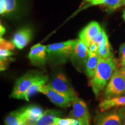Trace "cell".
<instances>
[{
  "instance_id": "6da1fadb",
  "label": "cell",
  "mask_w": 125,
  "mask_h": 125,
  "mask_svg": "<svg viewBox=\"0 0 125 125\" xmlns=\"http://www.w3.org/2000/svg\"><path fill=\"white\" fill-rule=\"evenodd\" d=\"M116 68V61L113 56L107 59L100 57L96 73L90 80V85L96 97L106 86Z\"/></svg>"
},
{
  "instance_id": "7402d4cb",
  "label": "cell",
  "mask_w": 125,
  "mask_h": 125,
  "mask_svg": "<svg viewBox=\"0 0 125 125\" xmlns=\"http://www.w3.org/2000/svg\"><path fill=\"white\" fill-rule=\"evenodd\" d=\"M15 48V46L12 42L5 40L2 37H0V49L13 51Z\"/></svg>"
},
{
  "instance_id": "ba28073f",
  "label": "cell",
  "mask_w": 125,
  "mask_h": 125,
  "mask_svg": "<svg viewBox=\"0 0 125 125\" xmlns=\"http://www.w3.org/2000/svg\"><path fill=\"white\" fill-rule=\"evenodd\" d=\"M39 92L46 95L51 102L59 107L67 108L70 107L71 104V101L68 98L53 89L48 85L42 86L39 89Z\"/></svg>"
},
{
  "instance_id": "f546056e",
  "label": "cell",
  "mask_w": 125,
  "mask_h": 125,
  "mask_svg": "<svg viewBox=\"0 0 125 125\" xmlns=\"http://www.w3.org/2000/svg\"><path fill=\"white\" fill-rule=\"evenodd\" d=\"M19 125H31L30 123L28 122L27 121H24L23 122H22L21 123V124H20Z\"/></svg>"
},
{
  "instance_id": "836d02e7",
  "label": "cell",
  "mask_w": 125,
  "mask_h": 125,
  "mask_svg": "<svg viewBox=\"0 0 125 125\" xmlns=\"http://www.w3.org/2000/svg\"><path fill=\"white\" fill-rule=\"evenodd\" d=\"M57 125V124H54V125Z\"/></svg>"
},
{
  "instance_id": "9c48e42d",
  "label": "cell",
  "mask_w": 125,
  "mask_h": 125,
  "mask_svg": "<svg viewBox=\"0 0 125 125\" xmlns=\"http://www.w3.org/2000/svg\"><path fill=\"white\" fill-rule=\"evenodd\" d=\"M28 57L34 65L38 67L44 65L48 59L47 46L38 43L31 47Z\"/></svg>"
},
{
  "instance_id": "1f68e13d",
  "label": "cell",
  "mask_w": 125,
  "mask_h": 125,
  "mask_svg": "<svg viewBox=\"0 0 125 125\" xmlns=\"http://www.w3.org/2000/svg\"><path fill=\"white\" fill-rule=\"evenodd\" d=\"M122 17H123V19H124V20L125 21V10H123V16H122Z\"/></svg>"
},
{
  "instance_id": "4316f807",
  "label": "cell",
  "mask_w": 125,
  "mask_h": 125,
  "mask_svg": "<svg viewBox=\"0 0 125 125\" xmlns=\"http://www.w3.org/2000/svg\"><path fill=\"white\" fill-rule=\"evenodd\" d=\"M98 51V46L96 43L92 42L90 43L89 46H88V52L94 53H97Z\"/></svg>"
},
{
  "instance_id": "d6a6232c",
  "label": "cell",
  "mask_w": 125,
  "mask_h": 125,
  "mask_svg": "<svg viewBox=\"0 0 125 125\" xmlns=\"http://www.w3.org/2000/svg\"><path fill=\"white\" fill-rule=\"evenodd\" d=\"M124 5H125V0H124Z\"/></svg>"
},
{
  "instance_id": "d6986e66",
  "label": "cell",
  "mask_w": 125,
  "mask_h": 125,
  "mask_svg": "<svg viewBox=\"0 0 125 125\" xmlns=\"http://www.w3.org/2000/svg\"><path fill=\"white\" fill-rule=\"evenodd\" d=\"M17 7V0H0V13L4 15L13 12Z\"/></svg>"
},
{
  "instance_id": "8fae6325",
  "label": "cell",
  "mask_w": 125,
  "mask_h": 125,
  "mask_svg": "<svg viewBox=\"0 0 125 125\" xmlns=\"http://www.w3.org/2000/svg\"><path fill=\"white\" fill-rule=\"evenodd\" d=\"M73 110L70 113L72 118L75 119L87 118L90 119V115L86 103L80 98L76 97L72 102Z\"/></svg>"
},
{
  "instance_id": "8992f818",
  "label": "cell",
  "mask_w": 125,
  "mask_h": 125,
  "mask_svg": "<svg viewBox=\"0 0 125 125\" xmlns=\"http://www.w3.org/2000/svg\"><path fill=\"white\" fill-rule=\"evenodd\" d=\"M41 74L40 73H29L19 78L16 81L12 92V97L16 99H24L25 93Z\"/></svg>"
},
{
  "instance_id": "9a60e30c",
  "label": "cell",
  "mask_w": 125,
  "mask_h": 125,
  "mask_svg": "<svg viewBox=\"0 0 125 125\" xmlns=\"http://www.w3.org/2000/svg\"><path fill=\"white\" fill-rule=\"evenodd\" d=\"M48 76L41 74V75L37 80L34 81L33 83L31 85V86L29 87V89L25 93L24 99L23 100L29 101L30 97L33 96L35 93H37V92H39V89H40V87L42 86L45 85V83L48 82Z\"/></svg>"
},
{
  "instance_id": "e0dca14e",
  "label": "cell",
  "mask_w": 125,
  "mask_h": 125,
  "mask_svg": "<svg viewBox=\"0 0 125 125\" xmlns=\"http://www.w3.org/2000/svg\"><path fill=\"white\" fill-rule=\"evenodd\" d=\"M89 53V52H88ZM100 56L98 53H89V57L86 65V74L92 79L96 73Z\"/></svg>"
},
{
  "instance_id": "277c9868",
  "label": "cell",
  "mask_w": 125,
  "mask_h": 125,
  "mask_svg": "<svg viewBox=\"0 0 125 125\" xmlns=\"http://www.w3.org/2000/svg\"><path fill=\"white\" fill-rule=\"evenodd\" d=\"M94 125H125V105L100 114Z\"/></svg>"
},
{
  "instance_id": "484cf974",
  "label": "cell",
  "mask_w": 125,
  "mask_h": 125,
  "mask_svg": "<svg viewBox=\"0 0 125 125\" xmlns=\"http://www.w3.org/2000/svg\"><path fill=\"white\" fill-rule=\"evenodd\" d=\"M119 56L122 66L125 65V43L121 45L119 48Z\"/></svg>"
},
{
  "instance_id": "44dd1931",
  "label": "cell",
  "mask_w": 125,
  "mask_h": 125,
  "mask_svg": "<svg viewBox=\"0 0 125 125\" xmlns=\"http://www.w3.org/2000/svg\"><path fill=\"white\" fill-rule=\"evenodd\" d=\"M103 5H105L109 10H114L124 5V0H104Z\"/></svg>"
},
{
  "instance_id": "5b68a950",
  "label": "cell",
  "mask_w": 125,
  "mask_h": 125,
  "mask_svg": "<svg viewBox=\"0 0 125 125\" xmlns=\"http://www.w3.org/2000/svg\"><path fill=\"white\" fill-rule=\"evenodd\" d=\"M88 57V47L82 41L77 40L70 58L73 65L78 71L82 72L86 69Z\"/></svg>"
},
{
  "instance_id": "3957f363",
  "label": "cell",
  "mask_w": 125,
  "mask_h": 125,
  "mask_svg": "<svg viewBox=\"0 0 125 125\" xmlns=\"http://www.w3.org/2000/svg\"><path fill=\"white\" fill-rule=\"evenodd\" d=\"M125 95V77L121 69L116 68L104 91V99L119 97Z\"/></svg>"
},
{
  "instance_id": "d4e9b609",
  "label": "cell",
  "mask_w": 125,
  "mask_h": 125,
  "mask_svg": "<svg viewBox=\"0 0 125 125\" xmlns=\"http://www.w3.org/2000/svg\"><path fill=\"white\" fill-rule=\"evenodd\" d=\"M13 54V53L12 52L10 51L0 49V60H5L6 59H9V57Z\"/></svg>"
},
{
  "instance_id": "5bb4252c",
  "label": "cell",
  "mask_w": 125,
  "mask_h": 125,
  "mask_svg": "<svg viewBox=\"0 0 125 125\" xmlns=\"http://www.w3.org/2000/svg\"><path fill=\"white\" fill-rule=\"evenodd\" d=\"M62 115L61 111L48 109L45 111L42 118L34 125H53L56 124V118H60Z\"/></svg>"
},
{
  "instance_id": "f1b7e54d",
  "label": "cell",
  "mask_w": 125,
  "mask_h": 125,
  "mask_svg": "<svg viewBox=\"0 0 125 125\" xmlns=\"http://www.w3.org/2000/svg\"><path fill=\"white\" fill-rule=\"evenodd\" d=\"M0 27H0V34H1V37H2V35H4L5 32V29L1 24Z\"/></svg>"
},
{
  "instance_id": "4dcf8cb0",
  "label": "cell",
  "mask_w": 125,
  "mask_h": 125,
  "mask_svg": "<svg viewBox=\"0 0 125 125\" xmlns=\"http://www.w3.org/2000/svg\"><path fill=\"white\" fill-rule=\"evenodd\" d=\"M123 74V75H124L125 77V65H124V66H122V68H121Z\"/></svg>"
},
{
  "instance_id": "7a4b0ae2",
  "label": "cell",
  "mask_w": 125,
  "mask_h": 125,
  "mask_svg": "<svg viewBox=\"0 0 125 125\" xmlns=\"http://www.w3.org/2000/svg\"><path fill=\"white\" fill-rule=\"evenodd\" d=\"M75 40H69L60 43H55L47 46L48 59L52 64L57 65L66 62L71 58Z\"/></svg>"
},
{
  "instance_id": "cb8c5ba5",
  "label": "cell",
  "mask_w": 125,
  "mask_h": 125,
  "mask_svg": "<svg viewBox=\"0 0 125 125\" xmlns=\"http://www.w3.org/2000/svg\"><path fill=\"white\" fill-rule=\"evenodd\" d=\"M56 124L60 125H70L74 121V119L73 118H66L62 119L59 117L56 118Z\"/></svg>"
},
{
  "instance_id": "2e32d148",
  "label": "cell",
  "mask_w": 125,
  "mask_h": 125,
  "mask_svg": "<svg viewBox=\"0 0 125 125\" xmlns=\"http://www.w3.org/2000/svg\"><path fill=\"white\" fill-rule=\"evenodd\" d=\"M124 105H125V95L112 99H104L100 103L99 107L101 111H105L114 108Z\"/></svg>"
},
{
  "instance_id": "83f0119b",
  "label": "cell",
  "mask_w": 125,
  "mask_h": 125,
  "mask_svg": "<svg viewBox=\"0 0 125 125\" xmlns=\"http://www.w3.org/2000/svg\"><path fill=\"white\" fill-rule=\"evenodd\" d=\"M87 2H89L93 5H98L103 4L104 0H85Z\"/></svg>"
},
{
  "instance_id": "ac0fdd59",
  "label": "cell",
  "mask_w": 125,
  "mask_h": 125,
  "mask_svg": "<svg viewBox=\"0 0 125 125\" xmlns=\"http://www.w3.org/2000/svg\"><path fill=\"white\" fill-rule=\"evenodd\" d=\"M24 121H27L24 114L23 108L11 112L5 119L6 125H19Z\"/></svg>"
},
{
  "instance_id": "30bf717a",
  "label": "cell",
  "mask_w": 125,
  "mask_h": 125,
  "mask_svg": "<svg viewBox=\"0 0 125 125\" xmlns=\"http://www.w3.org/2000/svg\"><path fill=\"white\" fill-rule=\"evenodd\" d=\"M100 26L96 21H92L81 31L79 40L82 41L88 47L92 41L101 31Z\"/></svg>"
},
{
  "instance_id": "7c38bea8",
  "label": "cell",
  "mask_w": 125,
  "mask_h": 125,
  "mask_svg": "<svg viewBox=\"0 0 125 125\" xmlns=\"http://www.w3.org/2000/svg\"><path fill=\"white\" fill-rule=\"evenodd\" d=\"M32 32L29 29H23L19 30L14 35L12 42L15 47L19 49H23L30 41Z\"/></svg>"
},
{
  "instance_id": "ffe728a7",
  "label": "cell",
  "mask_w": 125,
  "mask_h": 125,
  "mask_svg": "<svg viewBox=\"0 0 125 125\" xmlns=\"http://www.w3.org/2000/svg\"><path fill=\"white\" fill-rule=\"evenodd\" d=\"M98 46V54L103 59H107L112 55L111 46L108 41V38L100 43Z\"/></svg>"
},
{
  "instance_id": "4fadbf2b",
  "label": "cell",
  "mask_w": 125,
  "mask_h": 125,
  "mask_svg": "<svg viewBox=\"0 0 125 125\" xmlns=\"http://www.w3.org/2000/svg\"><path fill=\"white\" fill-rule=\"evenodd\" d=\"M24 114L28 122L31 125H34L42 116L44 112L39 106L30 105L23 108Z\"/></svg>"
},
{
  "instance_id": "603a6c76",
  "label": "cell",
  "mask_w": 125,
  "mask_h": 125,
  "mask_svg": "<svg viewBox=\"0 0 125 125\" xmlns=\"http://www.w3.org/2000/svg\"><path fill=\"white\" fill-rule=\"evenodd\" d=\"M108 37L107 34H106L105 31H104V30L102 29L100 32V33L93 39V41H92V42L96 43V44L98 45L100 43H101L102 42H103L104 40H105Z\"/></svg>"
},
{
  "instance_id": "52a82bcc",
  "label": "cell",
  "mask_w": 125,
  "mask_h": 125,
  "mask_svg": "<svg viewBox=\"0 0 125 125\" xmlns=\"http://www.w3.org/2000/svg\"><path fill=\"white\" fill-rule=\"evenodd\" d=\"M53 89L62 94L73 102L77 97L75 90L62 73H58L48 84Z\"/></svg>"
}]
</instances>
